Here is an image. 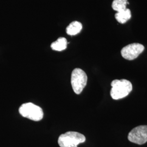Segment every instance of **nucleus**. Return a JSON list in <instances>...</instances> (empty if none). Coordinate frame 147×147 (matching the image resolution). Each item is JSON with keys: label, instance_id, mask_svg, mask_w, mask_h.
<instances>
[{"label": "nucleus", "instance_id": "f257e3e1", "mask_svg": "<svg viewBox=\"0 0 147 147\" xmlns=\"http://www.w3.org/2000/svg\"><path fill=\"white\" fill-rule=\"evenodd\" d=\"M111 96L114 100H119L127 96L131 92V83L125 79L115 80L111 82Z\"/></svg>", "mask_w": 147, "mask_h": 147}, {"label": "nucleus", "instance_id": "f03ea898", "mask_svg": "<svg viewBox=\"0 0 147 147\" xmlns=\"http://www.w3.org/2000/svg\"><path fill=\"white\" fill-rule=\"evenodd\" d=\"M86 141V137L78 132L68 131L60 135L58 143L61 147H78L80 143Z\"/></svg>", "mask_w": 147, "mask_h": 147}, {"label": "nucleus", "instance_id": "7ed1b4c3", "mask_svg": "<svg viewBox=\"0 0 147 147\" xmlns=\"http://www.w3.org/2000/svg\"><path fill=\"white\" fill-rule=\"evenodd\" d=\"M19 111L21 116L32 121H40L43 118L44 113L42 108L31 102L22 104Z\"/></svg>", "mask_w": 147, "mask_h": 147}, {"label": "nucleus", "instance_id": "20e7f679", "mask_svg": "<svg viewBox=\"0 0 147 147\" xmlns=\"http://www.w3.org/2000/svg\"><path fill=\"white\" fill-rule=\"evenodd\" d=\"M87 76L84 70L80 68L75 69L71 73V84L74 92L80 94L87 84Z\"/></svg>", "mask_w": 147, "mask_h": 147}, {"label": "nucleus", "instance_id": "39448f33", "mask_svg": "<svg viewBox=\"0 0 147 147\" xmlns=\"http://www.w3.org/2000/svg\"><path fill=\"white\" fill-rule=\"evenodd\" d=\"M128 140L137 144H143L147 142V125H140L133 129L128 135Z\"/></svg>", "mask_w": 147, "mask_h": 147}, {"label": "nucleus", "instance_id": "423d86ee", "mask_svg": "<svg viewBox=\"0 0 147 147\" xmlns=\"http://www.w3.org/2000/svg\"><path fill=\"white\" fill-rule=\"evenodd\" d=\"M144 47L139 43H132L123 47L121 50L122 57L127 60H134L142 53Z\"/></svg>", "mask_w": 147, "mask_h": 147}, {"label": "nucleus", "instance_id": "0eeeda50", "mask_svg": "<svg viewBox=\"0 0 147 147\" xmlns=\"http://www.w3.org/2000/svg\"><path fill=\"white\" fill-rule=\"evenodd\" d=\"M82 25L79 21H73L71 22L67 27V33L70 36H75L81 31Z\"/></svg>", "mask_w": 147, "mask_h": 147}, {"label": "nucleus", "instance_id": "6e6552de", "mask_svg": "<svg viewBox=\"0 0 147 147\" xmlns=\"http://www.w3.org/2000/svg\"><path fill=\"white\" fill-rule=\"evenodd\" d=\"M131 14L129 9L126 8L125 10L118 11L115 14V18L117 21L121 24H125L131 19Z\"/></svg>", "mask_w": 147, "mask_h": 147}, {"label": "nucleus", "instance_id": "1a4fd4ad", "mask_svg": "<svg viewBox=\"0 0 147 147\" xmlns=\"http://www.w3.org/2000/svg\"><path fill=\"white\" fill-rule=\"evenodd\" d=\"M68 42L67 39L65 38L60 37L58 39L53 42L51 45V47L53 50L62 51L64 50L67 47Z\"/></svg>", "mask_w": 147, "mask_h": 147}, {"label": "nucleus", "instance_id": "9d476101", "mask_svg": "<svg viewBox=\"0 0 147 147\" xmlns=\"http://www.w3.org/2000/svg\"><path fill=\"white\" fill-rule=\"evenodd\" d=\"M127 4H129L127 0H113L112 7L113 10L118 12L126 9Z\"/></svg>", "mask_w": 147, "mask_h": 147}]
</instances>
